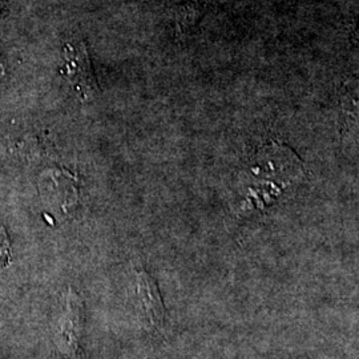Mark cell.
Instances as JSON below:
<instances>
[{
	"label": "cell",
	"instance_id": "cell-1",
	"mask_svg": "<svg viewBox=\"0 0 359 359\" xmlns=\"http://www.w3.org/2000/svg\"><path fill=\"white\" fill-rule=\"evenodd\" d=\"M83 334V304L80 297L69 289L65 308L55 323L53 345L63 359H83L80 347Z\"/></svg>",
	"mask_w": 359,
	"mask_h": 359
},
{
	"label": "cell",
	"instance_id": "cell-2",
	"mask_svg": "<svg viewBox=\"0 0 359 359\" xmlns=\"http://www.w3.org/2000/svg\"><path fill=\"white\" fill-rule=\"evenodd\" d=\"M63 74L76 90L80 99L87 100L99 90L90 55L83 43H68L65 48V68Z\"/></svg>",
	"mask_w": 359,
	"mask_h": 359
},
{
	"label": "cell",
	"instance_id": "cell-3",
	"mask_svg": "<svg viewBox=\"0 0 359 359\" xmlns=\"http://www.w3.org/2000/svg\"><path fill=\"white\" fill-rule=\"evenodd\" d=\"M136 297L142 321L149 327H161L165 322V308L157 283L147 271L136 276Z\"/></svg>",
	"mask_w": 359,
	"mask_h": 359
},
{
	"label": "cell",
	"instance_id": "cell-4",
	"mask_svg": "<svg viewBox=\"0 0 359 359\" xmlns=\"http://www.w3.org/2000/svg\"><path fill=\"white\" fill-rule=\"evenodd\" d=\"M11 264V243L6 229L0 225V269L10 266Z\"/></svg>",
	"mask_w": 359,
	"mask_h": 359
}]
</instances>
